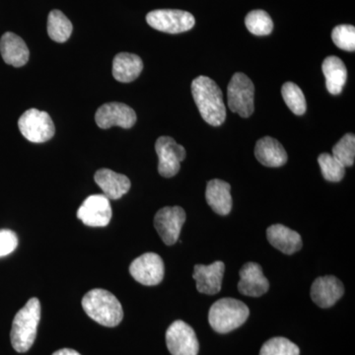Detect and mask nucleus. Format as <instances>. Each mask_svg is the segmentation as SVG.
Listing matches in <instances>:
<instances>
[{
  "mask_svg": "<svg viewBox=\"0 0 355 355\" xmlns=\"http://www.w3.org/2000/svg\"><path fill=\"white\" fill-rule=\"evenodd\" d=\"M231 186L222 180L214 179L207 183L205 198L211 209L219 216H228L232 209Z\"/></svg>",
  "mask_w": 355,
  "mask_h": 355,
  "instance_id": "nucleus-21",
  "label": "nucleus"
},
{
  "mask_svg": "<svg viewBox=\"0 0 355 355\" xmlns=\"http://www.w3.org/2000/svg\"><path fill=\"white\" fill-rule=\"evenodd\" d=\"M186 218V212L181 207H166L158 210L154 217V226L166 245L171 246L178 241Z\"/></svg>",
  "mask_w": 355,
  "mask_h": 355,
  "instance_id": "nucleus-10",
  "label": "nucleus"
},
{
  "mask_svg": "<svg viewBox=\"0 0 355 355\" xmlns=\"http://www.w3.org/2000/svg\"><path fill=\"white\" fill-rule=\"evenodd\" d=\"M266 237L272 247L286 254L296 253L303 245L300 234L282 224L270 226L266 230Z\"/></svg>",
  "mask_w": 355,
  "mask_h": 355,
  "instance_id": "nucleus-20",
  "label": "nucleus"
},
{
  "mask_svg": "<svg viewBox=\"0 0 355 355\" xmlns=\"http://www.w3.org/2000/svg\"><path fill=\"white\" fill-rule=\"evenodd\" d=\"M254 156L266 167H282L288 160V156L282 144L270 137H263L257 141Z\"/></svg>",
  "mask_w": 355,
  "mask_h": 355,
  "instance_id": "nucleus-17",
  "label": "nucleus"
},
{
  "mask_svg": "<svg viewBox=\"0 0 355 355\" xmlns=\"http://www.w3.org/2000/svg\"><path fill=\"white\" fill-rule=\"evenodd\" d=\"M300 349L295 343L277 336L268 340L261 347L260 355H299Z\"/></svg>",
  "mask_w": 355,
  "mask_h": 355,
  "instance_id": "nucleus-29",
  "label": "nucleus"
},
{
  "mask_svg": "<svg viewBox=\"0 0 355 355\" xmlns=\"http://www.w3.org/2000/svg\"><path fill=\"white\" fill-rule=\"evenodd\" d=\"M111 203L104 195L90 196L77 210V217L90 227H105L112 218Z\"/></svg>",
  "mask_w": 355,
  "mask_h": 355,
  "instance_id": "nucleus-13",
  "label": "nucleus"
},
{
  "mask_svg": "<svg viewBox=\"0 0 355 355\" xmlns=\"http://www.w3.org/2000/svg\"><path fill=\"white\" fill-rule=\"evenodd\" d=\"M95 121L103 130L113 127L130 128L137 123V114L123 103H107L96 112Z\"/></svg>",
  "mask_w": 355,
  "mask_h": 355,
  "instance_id": "nucleus-12",
  "label": "nucleus"
},
{
  "mask_svg": "<svg viewBox=\"0 0 355 355\" xmlns=\"http://www.w3.org/2000/svg\"><path fill=\"white\" fill-rule=\"evenodd\" d=\"M83 307L91 319L102 326L113 328L123 321V311L120 301L105 289L87 292L83 299Z\"/></svg>",
  "mask_w": 355,
  "mask_h": 355,
  "instance_id": "nucleus-2",
  "label": "nucleus"
},
{
  "mask_svg": "<svg viewBox=\"0 0 355 355\" xmlns=\"http://www.w3.org/2000/svg\"><path fill=\"white\" fill-rule=\"evenodd\" d=\"M130 272L140 284L157 286L164 279V263L159 254L146 253L132 261L130 266Z\"/></svg>",
  "mask_w": 355,
  "mask_h": 355,
  "instance_id": "nucleus-11",
  "label": "nucleus"
},
{
  "mask_svg": "<svg viewBox=\"0 0 355 355\" xmlns=\"http://www.w3.org/2000/svg\"><path fill=\"white\" fill-rule=\"evenodd\" d=\"M254 86L246 74L237 72L227 88L228 107L233 113L249 118L254 113Z\"/></svg>",
  "mask_w": 355,
  "mask_h": 355,
  "instance_id": "nucleus-5",
  "label": "nucleus"
},
{
  "mask_svg": "<svg viewBox=\"0 0 355 355\" xmlns=\"http://www.w3.org/2000/svg\"><path fill=\"white\" fill-rule=\"evenodd\" d=\"M318 163L321 168L324 180L333 183L342 181L345 175V167L333 155L323 153L318 157Z\"/></svg>",
  "mask_w": 355,
  "mask_h": 355,
  "instance_id": "nucleus-27",
  "label": "nucleus"
},
{
  "mask_svg": "<svg viewBox=\"0 0 355 355\" xmlns=\"http://www.w3.org/2000/svg\"><path fill=\"white\" fill-rule=\"evenodd\" d=\"M333 156L338 159L345 167L354 164L355 160V135L347 133L340 141L334 146Z\"/></svg>",
  "mask_w": 355,
  "mask_h": 355,
  "instance_id": "nucleus-28",
  "label": "nucleus"
},
{
  "mask_svg": "<svg viewBox=\"0 0 355 355\" xmlns=\"http://www.w3.org/2000/svg\"><path fill=\"white\" fill-rule=\"evenodd\" d=\"M95 182L103 191V195L109 200H119L130 191V179L110 169H100L96 172Z\"/></svg>",
  "mask_w": 355,
  "mask_h": 355,
  "instance_id": "nucleus-19",
  "label": "nucleus"
},
{
  "mask_svg": "<svg viewBox=\"0 0 355 355\" xmlns=\"http://www.w3.org/2000/svg\"><path fill=\"white\" fill-rule=\"evenodd\" d=\"M282 98L292 113L296 116H302L306 113L307 104L304 93L301 88L295 83H286L284 84L282 88Z\"/></svg>",
  "mask_w": 355,
  "mask_h": 355,
  "instance_id": "nucleus-25",
  "label": "nucleus"
},
{
  "mask_svg": "<svg viewBox=\"0 0 355 355\" xmlns=\"http://www.w3.org/2000/svg\"><path fill=\"white\" fill-rule=\"evenodd\" d=\"M53 355H81L79 352H77L76 350L70 349H62L58 350Z\"/></svg>",
  "mask_w": 355,
  "mask_h": 355,
  "instance_id": "nucleus-32",
  "label": "nucleus"
},
{
  "mask_svg": "<svg viewBox=\"0 0 355 355\" xmlns=\"http://www.w3.org/2000/svg\"><path fill=\"white\" fill-rule=\"evenodd\" d=\"M249 315V308L242 301L234 298H222L210 308L209 322L217 333L227 334L241 327Z\"/></svg>",
  "mask_w": 355,
  "mask_h": 355,
  "instance_id": "nucleus-4",
  "label": "nucleus"
},
{
  "mask_svg": "<svg viewBox=\"0 0 355 355\" xmlns=\"http://www.w3.org/2000/svg\"><path fill=\"white\" fill-rule=\"evenodd\" d=\"M191 94L203 120L212 127L225 121L226 109L221 89L207 76H198L191 83Z\"/></svg>",
  "mask_w": 355,
  "mask_h": 355,
  "instance_id": "nucleus-1",
  "label": "nucleus"
},
{
  "mask_svg": "<svg viewBox=\"0 0 355 355\" xmlns=\"http://www.w3.org/2000/svg\"><path fill=\"white\" fill-rule=\"evenodd\" d=\"M72 24L62 11L53 10L49 14L48 34L53 41L64 43L71 36Z\"/></svg>",
  "mask_w": 355,
  "mask_h": 355,
  "instance_id": "nucleus-24",
  "label": "nucleus"
},
{
  "mask_svg": "<svg viewBox=\"0 0 355 355\" xmlns=\"http://www.w3.org/2000/svg\"><path fill=\"white\" fill-rule=\"evenodd\" d=\"M18 128L26 139L34 144H43L55 135V123L46 112L38 109L26 111L18 121Z\"/></svg>",
  "mask_w": 355,
  "mask_h": 355,
  "instance_id": "nucleus-6",
  "label": "nucleus"
},
{
  "mask_svg": "<svg viewBox=\"0 0 355 355\" xmlns=\"http://www.w3.org/2000/svg\"><path fill=\"white\" fill-rule=\"evenodd\" d=\"M247 29L256 36H268L273 30V22L268 13L263 10H253L245 19Z\"/></svg>",
  "mask_w": 355,
  "mask_h": 355,
  "instance_id": "nucleus-26",
  "label": "nucleus"
},
{
  "mask_svg": "<svg viewBox=\"0 0 355 355\" xmlns=\"http://www.w3.org/2000/svg\"><path fill=\"white\" fill-rule=\"evenodd\" d=\"M311 298L321 308L335 305L345 294V287L340 279L333 275L318 277L311 286Z\"/></svg>",
  "mask_w": 355,
  "mask_h": 355,
  "instance_id": "nucleus-14",
  "label": "nucleus"
},
{
  "mask_svg": "<svg viewBox=\"0 0 355 355\" xmlns=\"http://www.w3.org/2000/svg\"><path fill=\"white\" fill-rule=\"evenodd\" d=\"M159 159L158 172L164 178L176 176L181 168V162L186 159V149L170 137H159L155 144Z\"/></svg>",
  "mask_w": 355,
  "mask_h": 355,
  "instance_id": "nucleus-9",
  "label": "nucleus"
},
{
  "mask_svg": "<svg viewBox=\"0 0 355 355\" xmlns=\"http://www.w3.org/2000/svg\"><path fill=\"white\" fill-rule=\"evenodd\" d=\"M144 69V62L139 55L120 53L113 62V76L119 83H130L139 78Z\"/></svg>",
  "mask_w": 355,
  "mask_h": 355,
  "instance_id": "nucleus-22",
  "label": "nucleus"
},
{
  "mask_svg": "<svg viewBox=\"0 0 355 355\" xmlns=\"http://www.w3.org/2000/svg\"><path fill=\"white\" fill-rule=\"evenodd\" d=\"M166 343L172 355H198L200 350L195 331L181 320L175 321L166 331Z\"/></svg>",
  "mask_w": 355,
  "mask_h": 355,
  "instance_id": "nucleus-8",
  "label": "nucleus"
},
{
  "mask_svg": "<svg viewBox=\"0 0 355 355\" xmlns=\"http://www.w3.org/2000/svg\"><path fill=\"white\" fill-rule=\"evenodd\" d=\"M225 265L217 261L209 266L197 265L193 268V279L197 282L198 292L207 295H214L221 291Z\"/></svg>",
  "mask_w": 355,
  "mask_h": 355,
  "instance_id": "nucleus-16",
  "label": "nucleus"
},
{
  "mask_svg": "<svg viewBox=\"0 0 355 355\" xmlns=\"http://www.w3.org/2000/svg\"><path fill=\"white\" fill-rule=\"evenodd\" d=\"M322 70L329 92L331 95L340 94L347 79V67L343 60L335 55H330L324 58Z\"/></svg>",
  "mask_w": 355,
  "mask_h": 355,
  "instance_id": "nucleus-23",
  "label": "nucleus"
},
{
  "mask_svg": "<svg viewBox=\"0 0 355 355\" xmlns=\"http://www.w3.org/2000/svg\"><path fill=\"white\" fill-rule=\"evenodd\" d=\"M41 320V304L38 298H31L15 315L10 338L13 349L20 354L28 352L36 340Z\"/></svg>",
  "mask_w": 355,
  "mask_h": 355,
  "instance_id": "nucleus-3",
  "label": "nucleus"
},
{
  "mask_svg": "<svg viewBox=\"0 0 355 355\" xmlns=\"http://www.w3.org/2000/svg\"><path fill=\"white\" fill-rule=\"evenodd\" d=\"M18 246V237L9 229H0V258L15 251Z\"/></svg>",
  "mask_w": 355,
  "mask_h": 355,
  "instance_id": "nucleus-31",
  "label": "nucleus"
},
{
  "mask_svg": "<svg viewBox=\"0 0 355 355\" xmlns=\"http://www.w3.org/2000/svg\"><path fill=\"white\" fill-rule=\"evenodd\" d=\"M240 282L238 289L243 295L250 297H260L268 292L270 282L263 272V268L259 263H245L240 270Z\"/></svg>",
  "mask_w": 355,
  "mask_h": 355,
  "instance_id": "nucleus-15",
  "label": "nucleus"
},
{
  "mask_svg": "<svg viewBox=\"0 0 355 355\" xmlns=\"http://www.w3.org/2000/svg\"><path fill=\"white\" fill-rule=\"evenodd\" d=\"M0 53L4 62L14 67H21L29 60L27 44L14 33L7 32L0 40Z\"/></svg>",
  "mask_w": 355,
  "mask_h": 355,
  "instance_id": "nucleus-18",
  "label": "nucleus"
},
{
  "mask_svg": "<svg viewBox=\"0 0 355 355\" xmlns=\"http://www.w3.org/2000/svg\"><path fill=\"white\" fill-rule=\"evenodd\" d=\"M331 39L343 51H355V28L352 25H338L331 32Z\"/></svg>",
  "mask_w": 355,
  "mask_h": 355,
  "instance_id": "nucleus-30",
  "label": "nucleus"
},
{
  "mask_svg": "<svg viewBox=\"0 0 355 355\" xmlns=\"http://www.w3.org/2000/svg\"><path fill=\"white\" fill-rule=\"evenodd\" d=\"M146 22L153 29L169 34L190 31L196 24L193 15L177 9H158L146 15Z\"/></svg>",
  "mask_w": 355,
  "mask_h": 355,
  "instance_id": "nucleus-7",
  "label": "nucleus"
}]
</instances>
